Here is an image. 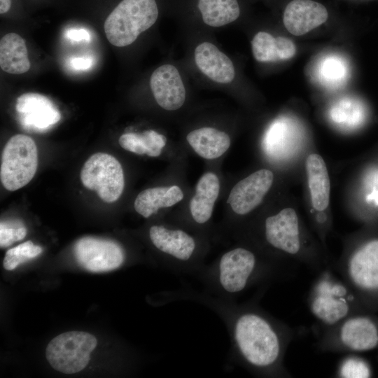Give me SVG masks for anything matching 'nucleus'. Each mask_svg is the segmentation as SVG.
<instances>
[{"mask_svg": "<svg viewBox=\"0 0 378 378\" xmlns=\"http://www.w3.org/2000/svg\"><path fill=\"white\" fill-rule=\"evenodd\" d=\"M184 299L206 306L219 316L227 327L232 354L237 360L259 371L269 370L276 364L281 354L280 337L274 324L262 314L204 291L188 289Z\"/></svg>", "mask_w": 378, "mask_h": 378, "instance_id": "obj_1", "label": "nucleus"}, {"mask_svg": "<svg viewBox=\"0 0 378 378\" xmlns=\"http://www.w3.org/2000/svg\"><path fill=\"white\" fill-rule=\"evenodd\" d=\"M256 255L244 247L223 253L210 265H204L197 276L206 293L227 301H234L253 281L260 271Z\"/></svg>", "mask_w": 378, "mask_h": 378, "instance_id": "obj_2", "label": "nucleus"}, {"mask_svg": "<svg viewBox=\"0 0 378 378\" xmlns=\"http://www.w3.org/2000/svg\"><path fill=\"white\" fill-rule=\"evenodd\" d=\"M158 17L155 0H122L106 19L104 32L110 43L125 47L152 27Z\"/></svg>", "mask_w": 378, "mask_h": 378, "instance_id": "obj_3", "label": "nucleus"}, {"mask_svg": "<svg viewBox=\"0 0 378 378\" xmlns=\"http://www.w3.org/2000/svg\"><path fill=\"white\" fill-rule=\"evenodd\" d=\"M148 236L153 246L167 260L171 272L197 276L204 267L196 239L185 230L154 225L149 228Z\"/></svg>", "mask_w": 378, "mask_h": 378, "instance_id": "obj_4", "label": "nucleus"}, {"mask_svg": "<svg viewBox=\"0 0 378 378\" xmlns=\"http://www.w3.org/2000/svg\"><path fill=\"white\" fill-rule=\"evenodd\" d=\"M38 166V150L34 141L25 134L13 136L5 145L0 168V179L9 191L27 185Z\"/></svg>", "mask_w": 378, "mask_h": 378, "instance_id": "obj_5", "label": "nucleus"}, {"mask_svg": "<svg viewBox=\"0 0 378 378\" xmlns=\"http://www.w3.org/2000/svg\"><path fill=\"white\" fill-rule=\"evenodd\" d=\"M97 344L96 337L88 332L69 331L56 336L48 343L46 356L55 370L74 374L87 366Z\"/></svg>", "mask_w": 378, "mask_h": 378, "instance_id": "obj_6", "label": "nucleus"}, {"mask_svg": "<svg viewBox=\"0 0 378 378\" xmlns=\"http://www.w3.org/2000/svg\"><path fill=\"white\" fill-rule=\"evenodd\" d=\"M80 177L86 188L95 191L106 203L118 200L124 190L122 166L115 157L108 153L92 155L84 163Z\"/></svg>", "mask_w": 378, "mask_h": 378, "instance_id": "obj_7", "label": "nucleus"}, {"mask_svg": "<svg viewBox=\"0 0 378 378\" xmlns=\"http://www.w3.org/2000/svg\"><path fill=\"white\" fill-rule=\"evenodd\" d=\"M76 262L92 272H104L116 270L125 262L126 253L117 241L95 237H83L74 247Z\"/></svg>", "mask_w": 378, "mask_h": 378, "instance_id": "obj_8", "label": "nucleus"}, {"mask_svg": "<svg viewBox=\"0 0 378 378\" xmlns=\"http://www.w3.org/2000/svg\"><path fill=\"white\" fill-rule=\"evenodd\" d=\"M273 180L270 170L262 169L253 172L232 188L227 204L236 214L244 216L250 213L262 202Z\"/></svg>", "mask_w": 378, "mask_h": 378, "instance_id": "obj_9", "label": "nucleus"}, {"mask_svg": "<svg viewBox=\"0 0 378 378\" xmlns=\"http://www.w3.org/2000/svg\"><path fill=\"white\" fill-rule=\"evenodd\" d=\"M19 122L26 130L43 132L60 120L61 114L54 103L38 93H24L16 102Z\"/></svg>", "mask_w": 378, "mask_h": 378, "instance_id": "obj_10", "label": "nucleus"}, {"mask_svg": "<svg viewBox=\"0 0 378 378\" xmlns=\"http://www.w3.org/2000/svg\"><path fill=\"white\" fill-rule=\"evenodd\" d=\"M265 237L273 248L289 254L300 248L298 218L295 211L286 208L265 221Z\"/></svg>", "mask_w": 378, "mask_h": 378, "instance_id": "obj_11", "label": "nucleus"}, {"mask_svg": "<svg viewBox=\"0 0 378 378\" xmlns=\"http://www.w3.org/2000/svg\"><path fill=\"white\" fill-rule=\"evenodd\" d=\"M150 86L158 105L167 111L181 108L186 100V89L177 69L164 64L153 72Z\"/></svg>", "mask_w": 378, "mask_h": 378, "instance_id": "obj_12", "label": "nucleus"}, {"mask_svg": "<svg viewBox=\"0 0 378 378\" xmlns=\"http://www.w3.org/2000/svg\"><path fill=\"white\" fill-rule=\"evenodd\" d=\"M328 17L326 7L312 0H293L286 6L283 22L295 36L304 35L324 23Z\"/></svg>", "mask_w": 378, "mask_h": 378, "instance_id": "obj_13", "label": "nucleus"}, {"mask_svg": "<svg viewBox=\"0 0 378 378\" xmlns=\"http://www.w3.org/2000/svg\"><path fill=\"white\" fill-rule=\"evenodd\" d=\"M345 294L346 290L341 285L323 281L318 286L316 295L312 302L313 314L326 324L337 323L349 312L346 299L343 297Z\"/></svg>", "mask_w": 378, "mask_h": 378, "instance_id": "obj_14", "label": "nucleus"}, {"mask_svg": "<svg viewBox=\"0 0 378 378\" xmlns=\"http://www.w3.org/2000/svg\"><path fill=\"white\" fill-rule=\"evenodd\" d=\"M194 57L198 69L213 81L226 84L234 78L232 62L213 43L203 42L197 46Z\"/></svg>", "mask_w": 378, "mask_h": 378, "instance_id": "obj_15", "label": "nucleus"}, {"mask_svg": "<svg viewBox=\"0 0 378 378\" xmlns=\"http://www.w3.org/2000/svg\"><path fill=\"white\" fill-rule=\"evenodd\" d=\"M349 272L358 286L370 290L378 288V240L366 243L353 254Z\"/></svg>", "mask_w": 378, "mask_h": 378, "instance_id": "obj_16", "label": "nucleus"}, {"mask_svg": "<svg viewBox=\"0 0 378 378\" xmlns=\"http://www.w3.org/2000/svg\"><path fill=\"white\" fill-rule=\"evenodd\" d=\"M219 192L220 181L214 173L207 172L200 177L190 202V211L195 223L204 225L211 219Z\"/></svg>", "mask_w": 378, "mask_h": 378, "instance_id": "obj_17", "label": "nucleus"}, {"mask_svg": "<svg viewBox=\"0 0 378 378\" xmlns=\"http://www.w3.org/2000/svg\"><path fill=\"white\" fill-rule=\"evenodd\" d=\"M186 139L194 151L206 160L220 158L228 150L231 143L227 133L209 127L191 131Z\"/></svg>", "mask_w": 378, "mask_h": 378, "instance_id": "obj_18", "label": "nucleus"}, {"mask_svg": "<svg viewBox=\"0 0 378 378\" xmlns=\"http://www.w3.org/2000/svg\"><path fill=\"white\" fill-rule=\"evenodd\" d=\"M183 198V192L178 186H159L142 190L136 196L135 211L144 218H149L160 209L170 207Z\"/></svg>", "mask_w": 378, "mask_h": 378, "instance_id": "obj_19", "label": "nucleus"}, {"mask_svg": "<svg viewBox=\"0 0 378 378\" xmlns=\"http://www.w3.org/2000/svg\"><path fill=\"white\" fill-rule=\"evenodd\" d=\"M306 170L312 204L316 210L323 211L329 204L330 183L321 156L316 153L309 155L306 160Z\"/></svg>", "mask_w": 378, "mask_h": 378, "instance_id": "obj_20", "label": "nucleus"}, {"mask_svg": "<svg viewBox=\"0 0 378 378\" xmlns=\"http://www.w3.org/2000/svg\"><path fill=\"white\" fill-rule=\"evenodd\" d=\"M342 342L354 351H367L378 344V331L375 325L365 317L347 320L341 328Z\"/></svg>", "mask_w": 378, "mask_h": 378, "instance_id": "obj_21", "label": "nucleus"}, {"mask_svg": "<svg viewBox=\"0 0 378 378\" xmlns=\"http://www.w3.org/2000/svg\"><path fill=\"white\" fill-rule=\"evenodd\" d=\"M0 66L11 74H22L29 70L31 64L25 41L18 34L10 32L1 37Z\"/></svg>", "mask_w": 378, "mask_h": 378, "instance_id": "obj_22", "label": "nucleus"}, {"mask_svg": "<svg viewBox=\"0 0 378 378\" xmlns=\"http://www.w3.org/2000/svg\"><path fill=\"white\" fill-rule=\"evenodd\" d=\"M198 8L204 22L214 27L234 22L240 14L237 0H199Z\"/></svg>", "mask_w": 378, "mask_h": 378, "instance_id": "obj_23", "label": "nucleus"}, {"mask_svg": "<svg viewBox=\"0 0 378 378\" xmlns=\"http://www.w3.org/2000/svg\"><path fill=\"white\" fill-rule=\"evenodd\" d=\"M284 120L276 121L272 125L266 136V147L274 153H290V143L295 141L292 128Z\"/></svg>", "mask_w": 378, "mask_h": 378, "instance_id": "obj_24", "label": "nucleus"}, {"mask_svg": "<svg viewBox=\"0 0 378 378\" xmlns=\"http://www.w3.org/2000/svg\"><path fill=\"white\" fill-rule=\"evenodd\" d=\"M330 115L336 123L347 125L351 127H356L364 119V110L358 102L343 99L332 108Z\"/></svg>", "mask_w": 378, "mask_h": 378, "instance_id": "obj_25", "label": "nucleus"}, {"mask_svg": "<svg viewBox=\"0 0 378 378\" xmlns=\"http://www.w3.org/2000/svg\"><path fill=\"white\" fill-rule=\"evenodd\" d=\"M252 52L260 62L279 60L276 37L265 31H259L251 41Z\"/></svg>", "mask_w": 378, "mask_h": 378, "instance_id": "obj_26", "label": "nucleus"}, {"mask_svg": "<svg viewBox=\"0 0 378 378\" xmlns=\"http://www.w3.org/2000/svg\"><path fill=\"white\" fill-rule=\"evenodd\" d=\"M42 252L41 246L31 241H25L7 251L3 265L7 270H13L16 267L29 260L34 258Z\"/></svg>", "mask_w": 378, "mask_h": 378, "instance_id": "obj_27", "label": "nucleus"}, {"mask_svg": "<svg viewBox=\"0 0 378 378\" xmlns=\"http://www.w3.org/2000/svg\"><path fill=\"white\" fill-rule=\"evenodd\" d=\"M27 228L19 220L1 221L0 223V246L6 248L14 242L23 239Z\"/></svg>", "mask_w": 378, "mask_h": 378, "instance_id": "obj_28", "label": "nucleus"}, {"mask_svg": "<svg viewBox=\"0 0 378 378\" xmlns=\"http://www.w3.org/2000/svg\"><path fill=\"white\" fill-rule=\"evenodd\" d=\"M321 75L326 83L339 84L346 77V66L340 58L328 57L321 66Z\"/></svg>", "mask_w": 378, "mask_h": 378, "instance_id": "obj_29", "label": "nucleus"}, {"mask_svg": "<svg viewBox=\"0 0 378 378\" xmlns=\"http://www.w3.org/2000/svg\"><path fill=\"white\" fill-rule=\"evenodd\" d=\"M120 146L138 155H147L148 149L142 133H125L119 138Z\"/></svg>", "mask_w": 378, "mask_h": 378, "instance_id": "obj_30", "label": "nucleus"}, {"mask_svg": "<svg viewBox=\"0 0 378 378\" xmlns=\"http://www.w3.org/2000/svg\"><path fill=\"white\" fill-rule=\"evenodd\" d=\"M341 375L344 377H368L370 369L362 360L349 358L345 360L341 367Z\"/></svg>", "mask_w": 378, "mask_h": 378, "instance_id": "obj_31", "label": "nucleus"}, {"mask_svg": "<svg viewBox=\"0 0 378 378\" xmlns=\"http://www.w3.org/2000/svg\"><path fill=\"white\" fill-rule=\"evenodd\" d=\"M142 135L148 149L147 155L150 157L159 156L162 149L166 145V137L152 130L143 132Z\"/></svg>", "mask_w": 378, "mask_h": 378, "instance_id": "obj_32", "label": "nucleus"}, {"mask_svg": "<svg viewBox=\"0 0 378 378\" xmlns=\"http://www.w3.org/2000/svg\"><path fill=\"white\" fill-rule=\"evenodd\" d=\"M366 200L378 206V169L369 172L365 177Z\"/></svg>", "mask_w": 378, "mask_h": 378, "instance_id": "obj_33", "label": "nucleus"}, {"mask_svg": "<svg viewBox=\"0 0 378 378\" xmlns=\"http://www.w3.org/2000/svg\"><path fill=\"white\" fill-rule=\"evenodd\" d=\"M277 50L279 60H286L292 58L296 52V47L293 42L286 37H276Z\"/></svg>", "mask_w": 378, "mask_h": 378, "instance_id": "obj_34", "label": "nucleus"}, {"mask_svg": "<svg viewBox=\"0 0 378 378\" xmlns=\"http://www.w3.org/2000/svg\"><path fill=\"white\" fill-rule=\"evenodd\" d=\"M66 36L74 41H87L90 40V35L89 32L83 29H69L66 32Z\"/></svg>", "mask_w": 378, "mask_h": 378, "instance_id": "obj_35", "label": "nucleus"}, {"mask_svg": "<svg viewBox=\"0 0 378 378\" xmlns=\"http://www.w3.org/2000/svg\"><path fill=\"white\" fill-rule=\"evenodd\" d=\"M92 64V59L91 57H76L70 61L71 66L76 70H87Z\"/></svg>", "mask_w": 378, "mask_h": 378, "instance_id": "obj_36", "label": "nucleus"}, {"mask_svg": "<svg viewBox=\"0 0 378 378\" xmlns=\"http://www.w3.org/2000/svg\"><path fill=\"white\" fill-rule=\"evenodd\" d=\"M11 6V0H0V13H7Z\"/></svg>", "mask_w": 378, "mask_h": 378, "instance_id": "obj_37", "label": "nucleus"}]
</instances>
